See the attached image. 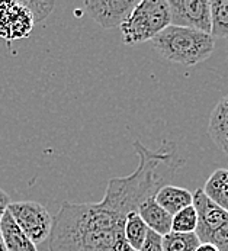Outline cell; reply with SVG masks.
Returning a JSON list of instances; mask_svg holds the SVG:
<instances>
[{
  "instance_id": "cell-1",
  "label": "cell",
  "mask_w": 228,
  "mask_h": 251,
  "mask_svg": "<svg viewBox=\"0 0 228 251\" xmlns=\"http://www.w3.org/2000/svg\"><path fill=\"white\" fill-rule=\"evenodd\" d=\"M125 218L98 203L64 202L54 218L50 251H134L124 237Z\"/></svg>"
},
{
  "instance_id": "cell-2",
  "label": "cell",
  "mask_w": 228,
  "mask_h": 251,
  "mask_svg": "<svg viewBox=\"0 0 228 251\" xmlns=\"http://www.w3.org/2000/svg\"><path fill=\"white\" fill-rule=\"evenodd\" d=\"M132 145L140 158L138 167L127 177L109 180L101 201L106 208L124 218L137 212L146 199L154 198L157 190L169 184L176 172L186 164V158L179 154L176 144L169 140H164L157 150L147 148L138 140Z\"/></svg>"
},
{
  "instance_id": "cell-3",
  "label": "cell",
  "mask_w": 228,
  "mask_h": 251,
  "mask_svg": "<svg viewBox=\"0 0 228 251\" xmlns=\"http://www.w3.org/2000/svg\"><path fill=\"white\" fill-rule=\"evenodd\" d=\"M152 48L167 61L196 66L214 51V36L196 29L169 25L152 39Z\"/></svg>"
},
{
  "instance_id": "cell-4",
  "label": "cell",
  "mask_w": 228,
  "mask_h": 251,
  "mask_svg": "<svg viewBox=\"0 0 228 251\" xmlns=\"http://www.w3.org/2000/svg\"><path fill=\"white\" fill-rule=\"evenodd\" d=\"M170 25L167 0H141L122 22V39L128 45L152 41Z\"/></svg>"
},
{
  "instance_id": "cell-5",
  "label": "cell",
  "mask_w": 228,
  "mask_h": 251,
  "mask_svg": "<svg viewBox=\"0 0 228 251\" xmlns=\"http://www.w3.org/2000/svg\"><path fill=\"white\" fill-rule=\"evenodd\" d=\"M7 211L35 246L50 238L54 218L44 205L34 201L10 202Z\"/></svg>"
},
{
  "instance_id": "cell-6",
  "label": "cell",
  "mask_w": 228,
  "mask_h": 251,
  "mask_svg": "<svg viewBox=\"0 0 228 251\" xmlns=\"http://www.w3.org/2000/svg\"><path fill=\"white\" fill-rule=\"evenodd\" d=\"M170 25L196 29L211 35L209 0H167Z\"/></svg>"
},
{
  "instance_id": "cell-7",
  "label": "cell",
  "mask_w": 228,
  "mask_h": 251,
  "mask_svg": "<svg viewBox=\"0 0 228 251\" xmlns=\"http://www.w3.org/2000/svg\"><path fill=\"white\" fill-rule=\"evenodd\" d=\"M34 18L22 0H0V38L15 41L29 36Z\"/></svg>"
},
{
  "instance_id": "cell-8",
  "label": "cell",
  "mask_w": 228,
  "mask_h": 251,
  "mask_svg": "<svg viewBox=\"0 0 228 251\" xmlns=\"http://www.w3.org/2000/svg\"><path fill=\"white\" fill-rule=\"evenodd\" d=\"M193 195V208L198 214V226H196V237L201 243H208L209 238L228 222V212L211 202L202 189L195 190Z\"/></svg>"
},
{
  "instance_id": "cell-9",
  "label": "cell",
  "mask_w": 228,
  "mask_h": 251,
  "mask_svg": "<svg viewBox=\"0 0 228 251\" xmlns=\"http://www.w3.org/2000/svg\"><path fill=\"white\" fill-rule=\"evenodd\" d=\"M137 3L138 0H86L83 7L102 28L112 29L122 25Z\"/></svg>"
},
{
  "instance_id": "cell-10",
  "label": "cell",
  "mask_w": 228,
  "mask_h": 251,
  "mask_svg": "<svg viewBox=\"0 0 228 251\" xmlns=\"http://www.w3.org/2000/svg\"><path fill=\"white\" fill-rule=\"evenodd\" d=\"M155 202L170 215H176L179 211L185 209L192 205L193 202V195L185 187L173 186V184H166L157 190L154 195Z\"/></svg>"
},
{
  "instance_id": "cell-11",
  "label": "cell",
  "mask_w": 228,
  "mask_h": 251,
  "mask_svg": "<svg viewBox=\"0 0 228 251\" xmlns=\"http://www.w3.org/2000/svg\"><path fill=\"white\" fill-rule=\"evenodd\" d=\"M138 215L149 226V229L154 231L155 234L164 237L172 232V215L167 214L154 198L146 199L137 209Z\"/></svg>"
},
{
  "instance_id": "cell-12",
  "label": "cell",
  "mask_w": 228,
  "mask_h": 251,
  "mask_svg": "<svg viewBox=\"0 0 228 251\" xmlns=\"http://www.w3.org/2000/svg\"><path fill=\"white\" fill-rule=\"evenodd\" d=\"M0 234L6 251H38L37 246L19 228V225L15 222L9 211H6V214L0 221Z\"/></svg>"
},
{
  "instance_id": "cell-13",
  "label": "cell",
  "mask_w": 228,
  "mask_h": 251,
  "mask_svg": "<svg viewBox=\"0 0 228 251\" xmlns=\"http://www.w3.org/2000/svg\"><path fill=\"white\" fill-rule=\"evenodd\" d=\"M208 132L215 145L228 155V95L221 98L211 112Z\"/></svg>"
},
{
  "instance_id": "cell-14",
  "label": "cell",
  "mask_w": 228,
  "mask_h": 251,
  "mask_svg": "<svg viewBox=\"0 0 228 251\" xmlns=\"http://www.w3.org/2000/svg\"><path fill=\"white\" fill-rule=\"evenodd\" d=\"M205 196L228 212V169L215 170L203 184Z\"/></svg>"
},
{
  "instance_id": "cell-15",
  "label": "cell",
  "mask_w": 228,
  "mask_h": 251,
  "mask_svg": "<svg viewBox=\"0 0 228 251\" xmlns=\"http://www.w3.org/2000/svg\"><path fill=\"white\" fill-rule=\"evenodd\" d=\"M149 232V226L144 224L138 212H131L125 218L124 224V237L128 246L134 251H140Z\"/></svg>"
},
{
  "instance_id": "cell-16",
  "label": "cell",
  "mask_w": 228,
  "mask_h": 251,
  "mask_svg": "<svg viewBox=\"0 0 228 251\" xmlns=\"http://www.w3.org/2000/svg\"><path fill=\"white\" fill-rule=\"evenodd\" d=\"M211 3V35L228 39V0Z\"/></svg>"
},
{
  "instance_id": "cell-17",
  "label": "cell",
  "mask_w": 228,
  "mask_h": 251,
  "mask_svg": "<svg viewBox=\"0 0 228 251\" xmlns=\"http://www.w3.org/2000/svg\"><path fill=\"white\" fill-rule=\"evenodd\" d=\"M201 244L195 232H169L163 237V251H195Z\"/></svg>"
},
{
  "instance_id": "cell-18",
  "label": "cell",
  "mask_w": 228,
  "mask_h": 251,
  "mask_svg": "<svg viewBox=\"0 0 228 251\" xmlns=\"http://www.w3.org/2000/svg\"><path fill=\"white\" fill-rule=\"evenodd\" d=\"M198 226V214L190 205L188 208L179 211L176 215L172 216V231L180 234H190L195 232Z\"/></svg>"
},
{
  "instance_id": "cell-19",
  "label": "cell",
  "mask_w": 228,
  "mask_h": 251,
  "mask_svg": "<svg viewBox=\"0 0 228 251\" xmlns=\"http://www.w3.org/2000/svg\"><path fill=\"white\" fill-rule=\"evenodd\" d=\"M22 1L32 13L35 24H39L44 19H47V16L52 12V9L55 6L54 1H31V0H22Z\"/></svg>"
},
{
  "instance_id": "cell-20",
  "label": "cell",
  "mask_w": 228,
  "mask_h": 251,
  "mask_svg": "<svg viewBox=\"0 0 228 251\" xmlns=\"http://www.w3.org/2000/svg\"><path fill=\"white\" fill-rule=\"evenodd\" d=\"M208 243L217 247L218 251H228V222L209 238Z\"/></svg>"
},
{
  "instance_id": "cell-21",
  "label": "cell",
  "mask_w": 228,
  "mask_h": 251,
  "mask_svg": "<svg viewBox=\"0 0 228 251\" xmlns=\"http://www.w3.org/2000/svg\"><path fill=\"white\" fill-rule=\"evenodd\" d=\"M140 251H163V237L149 229Z\"/></svg>"
},
{
  "instance_id": "cell-22",
  "label": "cell",
  "mask_w": 228,
  "mask_h": 251,
  "mask_svg": "<svg viewBox=\"0 0 228 251\" xmlns=\"http://www.w3.org/2000/svg\"><path fill=\"white\" fill-rule=\"evenodd\" d=\"M9 203H10V199H9V195L0 187V221H1V218L3 215L6 214V211H7V206H9Z\"/></svg>"
},
{
  "instance_id": "cell-23",
  "label": "cell",
  "mask_w": 228,
  "mask_h": 251,
  "mask_svg": "<svg viewBox=\"0 0 228 251\" xmlns=\"http://www.w3.org/2000/svg\"><path fill=\"white\" fill-rule=\"evenodd\" d=\"M195 251H218L217 250V247H214L212 244H209V243H201L199 246H198V249Z\"/></svg>"
},
{
  "instance_id": "cell-24",
  "label": "cell",
  "mask_w": 228,
  "mask_h": 251,
  "mask_svg": "<svg viewBox=\"0 0 228 251\" xmlns=\"http://www.w3.org/2000/svg\"><path fill=\"white\" fill-rule=\"evenodd\" d=\"M0 251H6L4 243H3V238H1V234H0Z\"/></svg>"
}]
</instances>
